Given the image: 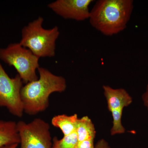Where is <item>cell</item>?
I'll return each instance as SVG.
<instances>
[{"mask_svg":"<svg viewBox=\"0 0 148 148\" xmlns=\"http://www.w3.org/2000/svg\"><path fill=\"white\" fill-rule=\"evenodd\" d=\"M17 123L0 120V147L20 144Z\"/></svg>","mask_w":148,"mask_h":148,"instance_id":"cell-9","label":"cell"},{"mask_svg":"<svg viewBox=\"0 0 148 148\" xmlns=\"http://www.w3.org/2000/svg\"><path fill=\"white\" fill-rule=\"evenodd\" d=\"M23 83L18 74L14 78L9 76L0 62V107L19 118L24 112L21 95Z\"/></svg>","mask_w":148,"mask_h":148,"instance_id":"cell-6","label":"cell"},{"mask_svg":"<svg viewBox=\"0 0 148 148\" xmlns=\"http://www.w3.org/2000/svg\"><path fill=\"white\" fill-rule=\"evenodd\" d=\"M95 148H111L109 143L104 139H101L98 141Z\"/></svg>","mask_w":148,"mask_h":148,"instance_id":"cell-14","label":"cell"},{"mask_svg":"<svg viewBox=\"0 0 148 148\" xmlns=\"http://www.w3.org/2000/svg\"><path fill=\"white\" fill-rule=\"evenodd\" d=\"M93 1V0H57L48 6L65 19L83 21L89 18V6Z\"/></svg>","mask_w":148,"mask_h":148,"instance_id":"cell-8","label":"cell"},{"mask_svg":"<svg viewBox=\"0 0 148 148\" xmlns=\"http://www.w3.org/2000/svg\"><path fill=\"white\" fill-rule=\"evenodd\" d=\"M142 98L144 106H145L148 110V84L146 87L145 91L142 95Z\"/></svg>","mask_w":148,"mask_h":148,"instance_id":"cell-15","label":"cell"},{"mask_svg":"<svg viewBox=\"0 0 148 148\" xmlns=\"http://www.w3.org/2000/svg\"><path fill=\"white\" fill-rule=\"evenodd\" d=\"M39 58L19 43L11 44L0 49V59L16 69L23 83L36 80V71L40 67Z\"/></svg>","mask_w":148,"mask_h":148,"instance_id":"cell-4","label":"cell"},{"mask_svg":"<svg viewBox=\"0 0 148 148\" xmlns=\"http://www.w3.org/2000/svg\"><path fill=\"white\" fill-rule=\"evenodd\" d=\"M78 119L77 114L71 116L58 115L52 118L51 123L53 126L61 130L64 136H66L75 132Z\"/></svg>","mask_w":148,"mask_h":148,"instance_id":"cell-10","label":"cell"},{"mask_svg":"<svg viewBox=\"0 0 148 148\" xmlns=\"http://www.w3.org/2000/svg\"><path fill=\"white\" fill-rule=\"evenodd\" d=\"M17 125L20 148H52L50 125L47 122L36 118L28 123L20 121Z\"/></svg>","mask_w":148,"mask_h":148,"instance_id":"cell-5","label":"cell"},{"mask_svg":"<svg viewBox=\"0 0 148 148\" xmlns=\"http://www.w3.org/2000/svg\"><path fill=\"white\" fill-rule=\"evenodd\" d=\"M94 140H87L78 142L76 148H95Z\"/></svg>","mask_w":148,"mask_h":148,"instance_id":"cell-13","label":"cell"},{"mask_svg":"<svg viewBox=\"0 0 148 148\" xmlns=\"http://www.w3.org/2000/svg\"><path fill=\"white\" fill-rule=\"evenodd\" d=\"M44 19L39 16L30 22L21 31L19 43L39 58L52 57L55 55L56 42L59 35L57 27L49 29L42 27Z\"/></svg>","mask_w":148,"mask_h":148,"instance_id":"cell-3","label":"cell"},{"mask_svg":"<svg viewBox=\"0 0 148 148\" xmlns=\"http://www.w3.org/2000/svg\"><path fill=\"white\" fill-rule=\"evenodd\" d=\"M18 144H13V145H9L1 147L0 148H17Z\"/></svg>","mask_w":148,"mask_h":148,"instance_id":"cell-16","label":"cell"},{"mask_svg":"<svg viewBox=\"0 0 148 148\" xmlns=\"http://www.w3.org/2000/svg\"><path fill=\"white\" fill-rule=\"evenodd\" d=\"M103 88L108 109L113 118L111 135L123 134L125 130L122 123L123 111L132 103V97L124 88H114L107 85L103 86Z\"/></svg>","mask_w":148,"mask_h":148,"instance_id":"cell-7","label":"cell"},{"mask_svg":"<svg viewBox=\"0 0 148 148\" xmlns=\"http://www.w3.org/2000/svg\"><path fill=\"white\" fill-rule=\"evenodd\" d=\"M76 132L64 136L63 138L58 140L57 137L53 138L52 148H76L78 143Z\"/></svg>","mask_w":148,"mask_h":148,"instance_id":"cell-12","label":"cell"},{"mask_svg":"<svg viewBox=\"0 0 148 148\" xmlns=\"http://www.w3.org/2000/svg\"><path fill=\"white\" fill-rule=\"evenodd\" d=\"M133 9L132 0H98L90 10L88 19L94 29L111 36L126 29Z\"/></svg>","mask_w":148,"mask_h":148,"instance_id":"cell-1","label":"cell"},{"mask_svg":"<svg viewBox=\"0 0 148 148\" xmlns=\"http://www.w3.org/2000/svg\"><path fill=\"white\" fill-rule=\"evenodd\" d=\"M75 132L77 136L78 142L87 140H94L96 136V130L94 124L87 116L79 118Z\"/></svg>","mask_w":148,"mask_h":148,"instance_id":"cell-11","label":"cell"},{"mask_svg":"<svg viewBox=\"0 0 148 148\" xmlns=\"http://www.w3.org/2000/svg\"><path fill=\"white\" fill-rule=\"evenodd\" d=\"M39 77L26 84L21 88V100L24 112L35 115L46 110L49 106V97L54 92H62L67 88L66 80L47 69L39 67Z\"/></svg>","mask_w":148,"mask_h":148,"instance_id":"cell-2","label":"cell"}]
</instances>
